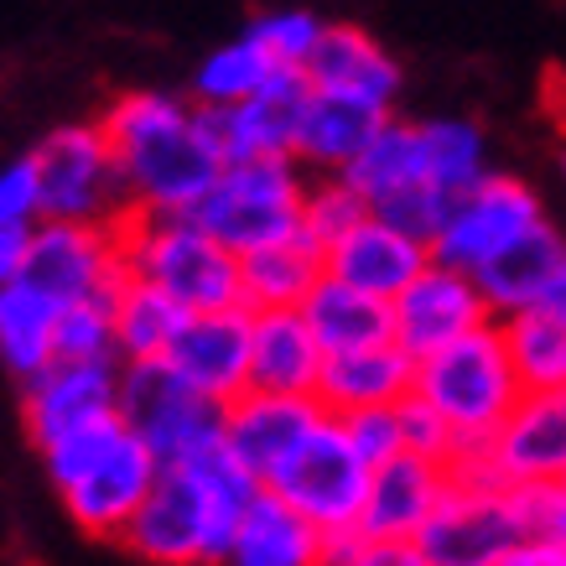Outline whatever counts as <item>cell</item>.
<instances>
[{"label": "cell", "mask_w": 566, "mask_h": 566, "mask_svg": "<svg viewBox=\"0 0 566 566\" xmlns=\"http://www.w3.org/2000/svg\"><path fill=\"white\" fill-rule=\"evenodd\" d=\"M57 359V302L27 275L0 281V369L11 379L36 375Z\"/></svg>", "instance_id": "obj_29"}, {"label": "cell", "mask_w": 566, "mask_h": 566, "mask_svg": "<svg viewBox=\"0 0 566 566\" xmlns=\"http://www.w3.org/2000/svg\"><path fill=\"white\" fill-rule=\"evenodd\" d=\"M364 213H369V198L344 172H317L307 182V198H302V234L327 250L333 240H344Z\"/></svg>", "instance_id": "obj_36"}, {"label": "cell", "mask_w": 566, "mask_h": 566, "mask_svg": "<svg viewBox=\"0 0 566 566\" xmlns=\"http://www.w3.org/2000/svg\"><path fill=\"white\" fill-rule=\"evenodd\" d=\"M458 473L489 479L499 489L531 479H566V385L520 395L504 427L473 458H463Z\"/></svg>", "instance_id": "obj_13"}, {"label": "cell", "mask_w": 566, "mask_h": 566, "mask_svg": "<svg viewBox=\"0 0 566 566\" xmlns=\"http://www.w3.org/2000/svg\"><path fill=\"white\" fill-rule=\"evenodd\" d=\"M344 177L354 188L369 198V208L395 198L400 188H411V182H427L421 172V136H416V120H400V115H385L379 130L364 140V151L354 156L344 167Z\"/></svg>", "instance_id": "obj_31"}, {"label": "cell", "mask_w": 566, "mask_h": 566, "mask_svg": "<svg viewBox=\"0 0 566 566\" xmlns=\"http://www.w3.org/2000/svg\"><path fill=\"white\" fill-rule=\"evenodd\" d=\"M327 348L302 317V307H265L255 312L250 333V385L255 390H286V395H317Z\"/></svg>", "instance_id": "obj_24"}, {"label": "cell", "mask_w": 566, "mask_h": 566, "mask_svg": "<svg viewBox=\"0 0 566 566\" xmlns=\"http://www.w3.org/2000/svg\"><path fill=\"white\" fill-rule=\"evenodd\" d=\"M395 416H400V442H406V452H421V458H437V463H458V431L447 427V416L437 411L421 390L400 395V400H395Z\"/></svg>", "instance_id": "obj_40"}, {"label": "cell", "mask_w": 566, "mask_h": 566, "mask_svg": "<svg viewBox=\"0 0 566 566\" xmlns=\"http://www.w3.org/2000/svg\"><path fill=\"white\" fill-rule=\"evenodd\" d=\"M489 317H494V312H489V302H483V292H479V275L458 271V265H447V260H437V255L390 296L395 344L406 348L411 359L452 344V338H463V333L483 327Z\"/></svg>", "instance_id": "obj_14"}, {"label": "cell", "mask_w": 566, "mask_h": 566, "mask_svg": "<svg viewBox=\"0 0 566 566\" xmlns=\"http://www.w3.org/2000/svg\"><path fill=\"white\" fill-rule=\"evenodd\" d=\"M562 265H566V240L541 219L535 229H525L520 240H510L473 275H479V292H483V302H489V312H494V317H510V312H520V307H535V302L546 296L551 281L562 275Z\"/></svg>", "instance_id": "obj_25"}, {"label": "cell", "mask_w": 566, "mask_h": 566, "mask_svg": "<svg viewBox=\"0 0 566 566\" xmlns=\"http://www.w3.org/2000/svg\"><path fill=\"white\" fill-rule=\"evenodd\" d=\"M323 400L317 395H286V390H250L234 395L223 406V442L260 483L307 442V431L323 421Z\"/></svg>", "instance_id": "obj_17"}, {"label": "cell", "mask_w": 566, "mask_h": 566, "mask_svg": "<svg viewBox=\"0 0 566 566\" xmlns=\"http://www.w3.org/2000/svg\"><path fill=\"white\" fill-rule=\"evenodd\" d=\"M416 136H421V172L442 192H463L489 172V136L479 120L437 115V120H416Z\"/></svg>", "instance_id": "obj_33"}, {"label": "cell", "mask_w": 566, "mask_h": 566, "mask_svg": "<svg viewBox=\"0 0 566 566\" xmlns=\"http://www.w3.org/2000/svg\"><path fill=\"white\" fill-rule=\"evenodd\" d=\"M338 421H344L348 442H354V452H359L369 468H379L385 458H395V452H406L395 406H364V411H348V416H338Z\"/></svg>", "instance_id": "obj_41"}, {"label": "cell", "mask_w": 566, "mask_h": 566, "mask_svg": "<svg viewBox=\"0 0 566 566\" xmlns=\"http://www.w3.org/2000/svg\"><path fill=\"white\" fill-rule=\"evenodd\" d=\"M385 115L390 109H379V104L312 88L307 109H302V125H296V161L307 172H344L348 161L364 151V140L379 130Z\"/></svg>", "instance_id": "obj_26"}, {"label": "cell", "mask_w": 566, "mask_h": 566, "mask_svg": "<svg viewBox=\"0 0 566 566\" xmlns=\"http://www.w3.org/2000/svg\"><path fill=\"white\" fill-rule=\"evenodd\" d=\"M302 198H307V167L296 156H244V161H223V172L213 177V188L192 213L229 250L244 255L302 234Z\"/></svg>", "instance_id": "obj_5"}, {"label": "cell", "mask_w": 566, "mask_h": 566, "mask_svg": "<svg viewBox=\"0 0 566 566\" xmlns=\"http://www.w3.org/2000/svg\"><path fill=\"white\" fill-rule=\"evenodd\" d=\"M323 255H327V275H344V281H354V286L390 302L431 260V240H421V234H411V229H400L390 219H379L375 208H369L344 240L327 244Z\"/></svg>", "instance_id": "obj_21"}, {"label": "cell", "mask_w": 566, "mask_h": 566, "mask_svg": "<svg viewBox=\"0 0 566 566\" xmlns=\"http://www.w3.org/2000/svg\"><path fill=\"white\" fill-rule=\"evenodd\" d=\"M323 556L327 535L275 489H260L250 499V510L234 525V541L223 551L229 566H323Z\"/></svg>", "instance_id": "obj_23"}, {"label": "cell", "mask_w": 566, "mask_h": 566, "mask_svg": "<svg viewBox=\"0 0 566 566\" xmlns=\"http://www.w3.org/2000/svg\"><path fill=\"white\" fill-rule=\"evenodd\" d=\"M447 483H452V463H437V458H421V452L385 458L369 473L359 535H369V541H416L427 531V520L437 515Z\"/></svg>", "instance_id": "obj_19"}, {"label": "cell", "mask_w": 566, "mask_h": 566, "mask_svg": "<svg viewBox=\"0 0 566 566\" xmlns=\"http://www.w3.org/2000/svg\"><path fill=\"white\" fill-rule=\"evenodd\" d=\"M182 323H188V307L167 286H156L146 275H125V286L115 292V354H120V364L167 359Z\"/></svg>", "instance_id": "obj_30"}, {"label": "cell", "mask_w": 566, "mask_h": 566, "mask_svg": "<svg viewBox=\"0 0 566 566\" xmlns=\"http://www.w3.org/2000/svg\"><path fill=\"white\" fill-rule=\"evenodd\" d=\"M36 172H42V213L48 219L120 223L130 213V188L115 161V146L99 120L57 125L36 140Z\"/></svg>", "instance_id": "obj_7"}, {"label": "cell", "mask_w": 566, "mask_h": 566, "mask_svg": "<svg viewBox=\"0 0 566 566\" xmlns=\"http://www.w3.org/2000/svg\"><path fill=\"white\" fill-rule=\"evenodd\" d=\"M229 535L234 531L213 510L198 468L161 463L151 494L140 499V510L130 515V525H125L115 546L146 566H203V562H223Z\"/></svg>", "instance_id": "obj_6"}, {"label": "cell", "mask_w": 566, "mask_h": 566, "mask_svg": "<svg viewBox=\"0 0 566 566\" xmlns=\"http://www.w3.org/2000/svg\"><path fill=\"white\" fill-rule=\"evenodd\" d=\"M302 73H307L312 88L348 94V99L379 104V109H395L400 84H406V73L390 57V48L375 42L364 27H348V21H327L312 57L302 63Z\"/></svg>", "instance_id": "obj_20"}, {"label": "cell", "mask_w": 566, "mask_h": 566, "mask_svg": "<svg viewBox=\"0 0 566 566\" xmlns=\"http://www.w3.org/2000/svg\"><path fill=\"white\" fill-rule=\"evenodd\" d=\"M36 452H42V473L52 479L69 520L88 541H104V546H115L125 535L130 515L161 473L156 447L120 411L99 416L78 431H63L57 442L36 447Z\"/></svg>", "instance_id": "obj_2"}, {"label": "cell", "mask_w": 566, "mask_h": 566, "mask_svg": "<svg viewBox=\"0 0 566 566\" xmlns=\"http://www.w3.org/2000/svg\"><path fill=\"white\" fill-rule=\"evenodd\" d=\"M21 275L36 292H48L57 307L84 302V296H115L125 286V250L115 223H84V219H42L36 223Z\"/></svg>", "instance_id": "obj_11"}, {"label": "cell", "mask_w": 566, "mask_h": 566, "mask_svg": "<svg viewBox=\"0 0 566 566\" xmlns=\"http://www.w3.org/2000/svg\"><path fill=\"white\" fill-rule=\"evenodd\" d=\"M515 541L520 525L510 510V489L458 473V468H452V483H447L437 515L416 535L427 566H499Z\"/></svg>", "instance_id": "obj_12"}, {"label": "cell", "mask_w": 566, "mask_h": 566, "mask_svg": "<svg viewBox=\"0 0 566 566\" xmlns=\"http://www.w3.org/2000/svg\"><path fill=\"white\" fill-rule=\"evenodd\" d=\"M115 229H120L130 275H146L156 286H167L188 312L240 302V250H229L198 213L130 208Z\"/></svg>", "instance_id": "obj_4"}, {"label": "cell", "mask_w": 566, "mask_h": 566, "mask_svg": "<svg viewBox=\"0 0 566 566\" xmlns=\"http://www.w3.org/2000/svg\"><path fill=\"white\" fill-rule=\"evenodd\" d=\"M323 27H327V21L312 17V11H302V6H281V11H260L244 32L255 36V42L271 52L281 69H302V63L312 57V48H317Z\"/></svg>", "instance_id": "obj_38"}, {"label": "cell", "mask_w": 566, "mask_h": 566, "mask_svg": "<svg viewBox=\"0 0 566 566\" xmlns=\"http://www.w3.org/2000/svg\"><path fill=\"white\" fill-rule=\"evenodd\" d=\"M499 333H504V348H510V364L525 390H551V385H566V317L551 307H520L510 317H499Z\"/></svg>", "instance_id": "obj_32"}, {"label": "cell", "mask_w": 566, "mask_h": 566, "mask_svg": "<svg viewBox=\"0 0 566 566\" xmlns=\"http://www.w3.org/2000/svg\"><path fill=\"white\" fill-rule=\"evenodd\" d=\"M104 136L130 188V208L192 213L223 172V156L208 136V115L192 94L125 88L104 104Z\"/></svg>", "instance_id": "obj_1"}, {"label": "cell", "mask_w": 566, "mask_h": 566, "mask_svg": "<svg viewBox=\"0 0 566 566\" xmlns=\"http://www.w3.org/2000/svg\"><path fill=\"white\" fill-rule=\"evenodd\" d=\"M411 390H416V359L395 338L327 354L323 379H317V400L333 416L364 411V406H395L400 395Z\"/></svg>", "instance_id": "obj_22"}, {"label": "cell", "mask_w": 566, "mask_h": 566, "mask_svg": "<svg viewBox=\"0 0 566 566\" xmlns=\"http://www.w3.org/2000/svg\"><path fill=\"white\" fill-rule=\"evenodd\" d=\"M562 177H566V151H562Z\"/></svg>", "instance_id": "obj_43"}, {"label": "cell", "mask_w": 566, "mask_h": 566, "mask_svg": "<svg viewBox=\"0 0 566 566\" xmlns=\"http://www.w3.org/2000/svg\"><path fill=\"white\" fill-rule=\"evenodd\" d=\"M57 354L63 359H120L115 354V296H84L57 307Z\"/></svg>", "instance_id": "obj_37"}, {"label": "cell", "mask_w": 566, "mask_h": 566, "mask_svg": "<svg viewBox=\"0 0 566 566\" xmlns=\"http://www.w3.org/2000/svg\"><path fill=\"white\" fill-rule=\"evenodd\" d=\"M120 416L156 447L161 463H188L223 442V400L188 385L167 359L120 364Z\"/></svg>", "instance_id": "obj_8"}, {"label": "cell", "mask_w": 566, "mask_h": 566, "mask_svg": "<svg viewBox=\"0 0 566 566\" xmlns=\"http://www.w3.org/2000/svg\"><path fill=\"white\" fill-rule=\"evenodd\" d=\"M323 275H327V255H323V244H312L307 234L260 244V250H244L240 255V302L250 312L302 307Z\"/></svg>", "instance_id": "obj_27"}, {"label": "cell", "mask_w": 566, "mask_h": 566, "mask_svg": "<svg viewBox=\"0 0 566 566\" xmlns=\"http://www.w3.org/2000/svg\"><path fill=\"white\" fill-rule=\"evenodd\" d=\"M120 411V359H57L21 379V421L32 447L57 442L99 416Z\"/></svg>", "instance_id": "obj_15"}, {"label": "cell", "mask_w": 566, "mask_h": 566, "mask_svg": "<svg viewBox=\"0 0 566 566\" xmlns=\"http://www.w3.org/2000/svg\"><path fill=\"white\" fill-rule=\"evenodd\" d=\"M42 213V172H36V156H11L0 161V281L21 275L27 244H32Z\"/></svg>", "instance_id": "obj_34"}, {"label": "cell", "mask_w": 566, "mask_h": 566, "mask_svg": "<svg viewBox=\"0 0 566 566\" xmlns=\"http://www.w3.org/2000/svg\"><path fill=\"white\" fill-rule=\"evenodd\" d=\"M302 317H307L312 333L323 338L327 354L395 338L390 302L375 292H364V286H354V281H344V275H323V281L312 286V296L302 302Z\"/></svg>", "instance_id": "obj_28"}, {"label": "cell", "mask_w": 566, "mask_h": 566, "mask_svg": "<svg viewBox=\"0 0 566 566\" xmlns=\"http://www.w3.org/2000/svg\"><path fill=\"white\" fill-rule=\"evenodd\" d=\"M520 541H556L566 546V479H531L510 483Z\"/></svg>", "instance_id": "obj_39"}, {"label": "cell", "mask_w": 566, "mask_h": 566, "mask_svg": "<svg viewBox=\"0 0 566 566\" xmlns=\"http://www.w3.org/2000/svg\"><path fill=\"white\" fill-rule=\"evenodd\" d=\"M307 94H312V84L302 69H275L250 99L203 104L208 136H213L223 161H244V156H296V125H302Z\"/></svg>", "instance_id": "obj_16"}, {"label": "cell", "mask_w": 566, "mask_h": 566, "mask_svg": "<svg viewBox=\"0 0 566 566\" xmlns=\"http://www.w3.org/2000/svg\"><path fill=\"white\" fill-rule=\"evenodd\" d=\"M369 473H375V468L354 452L344 421L327 411L323 421L307 431V442L296 447L292 458L265 479V489H275L286 504H296L323 535H344V531H359Z\"/></svg>", "instance_id": "obj_9"}, {"label": "cell", "mask_w": 566, "mask_h": 566, "mask_svg": "<svg viewBox=\"0 0 566 566\" xmlns=\"http://www.w3.org/2000/svg\"><path fill=\"white\" fill-rule=\"evenodd\" d=\"M250 333H255V312L234 302V307H208L188 312L182 333L167 348V364L177 375L198 385L213 400H234L250 390Z\"/></svg>", "instance_id": "obj_18"}, {"label": "cell", "mask_w": 566, "mask_h": 566, "mask_svg": "<svg viewBox=\"0 0 566 566\" xmlns=\"http://www.w3.org/2000/svg\"><path fill=\"white\" fill-rule=\"evenodd\" d=\"M541 219H546V208L531 182H520L515 172H483L473 188L452 192V203L431 234V255L458 271H479Z\"/></svg>", "instance_id": "obj_10"}, {"label": "cell", "mask_w": 566, "mask_h": 566, "mask_svg": "<svg viewBox=\"0 0 566 566\" xmlns=\"http://www.w3.org/2000/svg\"><path fill=\"white\" fill-rule=\"evenodd\" d=\"M499 566H566V546H556V541H515Z\"/></svg>", "instance_id": "obj_42"}, {"label": "cell", "mask_w": 566, "mask_h": 566, "mask_svg": "<svg viewBox=\"0 0 566 566\" xmlns=\"http://www.w3.org/2000/svg\"><path fill=\"white\" fill-rule=\"evenodd\" d=\"M416 390L427 395L447 416V427L458 431V463L473 458L525 395L515 364H510V348H504V333H499V317L421 354L416 359Z\"/></svg>", "instance_id": "obj_3"}, {"label": "cell", "mask_w": 566, "mask_h": 566, "mask_svg": "<svg viewBox=\"0 0 566 566\" xmlns=\"http://www.w3.org/2000/svg\"><path fill=\"white\" fill-rule=\"evenodd\" d=\"M275 69H281V63H275L271 52L260 48L250 32H240V36H229V42H219V48L198 63V73H192V99L198 104H240V99H250Z\"/></svg>", "instance_id": "obj_35"}]
</instances>
